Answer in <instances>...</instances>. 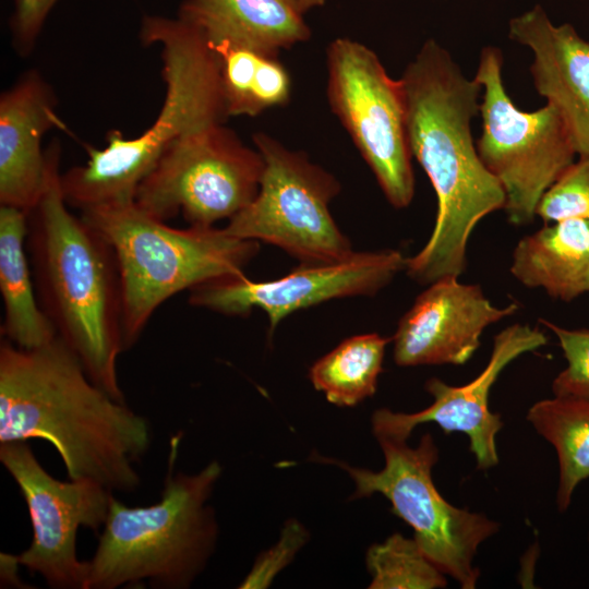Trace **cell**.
I'll return each mask as SVG.
<instances>
[{
  "instance_id": "6da1fadb",
  "label": "cell",
  "mask_w": 589,
  "mask_h": 589,
  "mask_svg": "<svg viewBox=\"0 0 589 589\" xmlns=\"http://www.w3.org/2000/svg\"><path fill=\"white\" fill-rule=\"evenodd\" d=\"M32 438L57 449L70 480L131 492L151 433L147 420L97 385L60 337L33 349L2 338L0 444Z\"/></svg>"
},
{
  "instance_id": "7a4b0ae2",
  "label": "cell",
  "mask_w": 589,
  "mask_h": 589,
  "mask_svg": "<svg viewBox=\"0 0 589 589\" xmlns=\"http://www.w3.org/2000/svg\"><path fill=\"white\" fill-rule=\"evenodd\" d=\"M408 145L434 189L437 212L425 245L406 260V272L430 285L459 277L477 224L504 208L505 193L482 163L471 122L480 112L481 84L468 79L450 53L428 39L399 79Z\"/></svg>"
},
{
  "instance_id": "3957f363",
  "label": "cell",
  "mask_w": 589,
  "mask_h": 589,
  "mask_svg": "<svg viewBox=\"0 0 589 589\" xmlns=\"http://www.w3.org/2000/svg\"><path fill=\"white\" fill-rule=\"evenodd\" d=\"M61 146L46 148L44 191L27 215V252L40 306L89 377L124 401L118 357L124 348L122 297L112 249L61 190Z\"/></svg>"
},
{
  "instance_id": "277c9868",
  "label": "cell",
  "mask_w": 589,
  "mask_h": 589,
  "mask_svg": "<svg viewBox=\"0 0 589 589\" xmlns=\"http://www.w3.org/2000/svg\"><path fill=\"white\" fill-rule=\"evenodd\" d=\"M140 39L160 48L166 85L163 106L144 132L125 137L111 130L105 147L84 145L85 164L61 173L63 197L80 212L134 202L140 183L173 141L229 117L219 59L196 28L177 16L147 14L141 22Z\"/></svg>"
},
{
  "instance_id": "5b68a950",
  "label": "cell",
  "mask_w": 589,
  "mask_h": 589,
  "mask_svg": "<svg viewBox=\"0 0 589 589\" xmlns=\"http://www.w3.org/2000/svg\"><path fill=\"white\" fill-rule=\"evenodd\" d=\"M176 447L157 503L130 507L112 496L96 551L87 561L86 589L143 582L185 589L206 566L218 534L207 501L221 467L212 461L195 474L173 473Z\"/></svg>"
},
{
  "instance_id": "8992f818",
  "label": "cell",
  "mask_w": 589,
  "mask_h": 589,
  "mask_svg": "<svg viewBox=\"0 0 589 589\" xmlns=\"http://www.w3.org/2000/svg\"><path fill=\"white\" fill-rule=\"evenodd\" d=\"M81 217L113 251L120 277L125 350L169 298L207 281L242 274L260 242L225 228H173L134 202L87 208Z\"/></svg>"
},
{
  "instance_id": "52a82bcc",
  "label": "cell",
  "mask_w": 589,
  "mask_h": 589,
  "mask_svg": "<svg viewBox=\"0 0 589 589\" xmlns=\"http://www.w3.org/2000/svg\"><path fill=\"white\" fill-rule=\"evenodd\" d=\"M375 437L385 458L378 471L318 454H313L312 460L345 470L354 483L351 498L375 493L385 496L392 512L413 529V539L429 560L462 589L476 588L480 570L473 564L474 556L480 544L498 531V524L456 507L440 494L432 479L438 448L431 434H424L417 447L398 437Z\"/></svg>"
},
{
  "instance_id": "ba28073f",
  "label": "cell",
  "mask_w": 589,
  "mask_h": 589,
  "mask_svg": "<svg viewBox=\"0 0 589 589\" xmlns=\"http://www.w3.org/2000/svg\"><path fill=\"white\" fill-rule=\"evenodd\" d=\"M502 67L497 47L481 50L474 75L483 92L477 149L504 190L508 220L525 226L537 216L541 199L577 154L566 123L552 104L534 111L516 107L505 88Z\"/></svg>"
},
{
  "instance_id": "9c48e42d",
  "label": "cell",
  "mask_w": 589,
  "mask_h": 589,
  "mask_svg": "<svg viewBox=\"0 0 589 589\" xmlns=\"http://www.w3.org/2000/svg\"><path fill=\"white\" fill-rule=\"evenodd\" d=\"M264 159L225 122L173 141L140 183L134 203L167 221L181 214L191 226H214L256 196Z\"/></svg>"
},
{
  "instance_id": "30bf717a",
  "label": "cell",
  "mask_w": 589,
  "mask_h": 589,
  "mask_svg": "<svg viewBox=\"0 0 589 589\" xmlns=\"http://www.w3.org/2000/svg\"><path fill=\"white\" fill-rule=\"evenodd\" d=\"M253 142L264 159L260 189L249 205L227 220L226 231L276 245L301 263L350 255L351 243L329 212L340 190L337 179L268 134L255 133Z\"/></svg>"
},
{
  "instance_id": "8fae6325",
  "label": "cell",
  "mask_w": 589,
  "mask_h": 589,
  "mask_svg": "<svg viewBox=\"0 0 589 589\" xmlns=\"http://www.w3.org/2000/svg\"><path fill=\"white\" fill-rule=\"evenodd\" d=\"M327 100L395 208L410 205L414 176L401 83L364 44L334 39L327 47Z\"/></svg>"
},
{
  "instance_id": "7c38bea8",
  "label": "cell",
  "mask_w": 589,
  "mask_h": 589,
  "mask_svg": "<svg viewBox=\"0 0 589 589\" xmlns=\"http://www.w3.org/2000/svg\"><path fill=\"white\" fill-rule=\"evenodd\" d=\"M0 461L17 484L32 524V542L16 556L20 565L51 588L86 589L87 561L76 554L77 530L104 526L112 491L92 480L53 478L26 442L0 444Z\"/></svg>"
},
{
  "instance_id": "4fadbf2b",
  "label": "cell",
  "mask_w": 589,
  "mask_h": 589,
  "mask_svg": "<svg viewBox=\"0 0 589 589\" xmlns=\"http://www.w3.org/2000/svg\"><path fill=\"white\" fill-rule=\"evenodd\" d=\"M406 260L398 250L353 251L337 261L301 263L274 280L230 275L191 289L189 303L230 316L260 309L268 317L272 334L284 317L301 309L332 299L374 296L405 269Z\"/></svg>"
},
{
  "instance_id": "5bb4252c",
  "label": "cell",
  "mask_w": 589,
  "mask_h": 589,
  "mask_svg": "<svg viewBox=\"0 0 589 589\" xmlns=\"http://www.w3.org/2000/svg\"><path fill=\"white\" fill-rule=\"evenodd\" d=\"M546 342V335L539 328L518 323L507 326L494 337L490 360L478 376L461 386L448 385L437 377L428 380L424 387L432 404L414 413L377 409L372 416L374 436L408 440L414 428L434 422L446 433L461 432L468 437L479 470L496 466V435L503 422L498 413L490 410L491 388L512 361Z\"/></svg>"
},
{
  "instance_id": "9a60e30c",
  "label": "cell",
  "mask_w": 589,
  "mask_h": 589,
  "mask_svg": "<svg viewBox=\"0 0 589 589\" xmlns=\"http://www.w3.org/2000/svg\"><path fill=\"white\" fill-rule=\"evenodd\" d=\"M400 317L392 338L399 366L466 363L480 347L485 327L514 314L517 303L494 305L479 285L456 276L440 278Z\"/></svg>"
},
{
  "instance_id": "2e32d148",
  "label": "cell",
  "mask_w": 589,
  "mask_h": 589,
  "mask_svg": "<svg viewBox=\"0 0 589 589\" xmlns=\"http://www.w3.org/2000/svg\"><path fill=\"white\" fill-rule=\"evenodd\" d=\"M508 35L532 51L537 92L562 115L577 156H589V41L568 23L554 25L539 4L512 19Z\"/></svg>"
},
{
  "instance_id": "e0dca14e",
  "label": "cell",
  "mask_w": 589,
  "mask_h": 589,
  "mask_svg": "<svg viewBox=\"0 0 589 589\" xmlns=\"http://www.w3.org/2000/svg\"><path fill=\"white\" fill-rule=\"evenodd\" d=\"M58 99L37 70H28L0 95V204L29 212L45 187L47 131L63 123Z\"/></svg>"
},
{
  "instance_id": "ac0fdd59",
  "label": "cell",
  "mask_w": 589,
  "mask_h": 589,
  "mask_svg": "<svg viewBox=\"0 0 589 589\" xmlns=\"http://www.w3.org/2000/svg\"><path fill=\"white\" fill-rule=\"evenodd\" d=\"M297 0H183L177 17L209 45L228 43L278 55L311 36Z\"/></svg>"
},
{
  "instance_id": "d6986e66",
  "label": "cell",
  "mask_w": 589,
  "mask_h": 589,
  "mask_svg": "<svg viewBox=\"0 0 589 589\" xmlns=\"http://www.w3.org/2000/svg\"><path fill=\"white\" fill-rule=\"evenodd\" d=\"M512 275L528 288L570 302L589 292V223L568 218L545 224L516 244Z\"/></svg>"
},
{
  "instance_id": "ffe728a7",
  "label": "cell",
  "mask_w": 589,
  "mask_h": 589,
  "mask_svg": "<svg viewBox=\"0 0 589 589\" xmlns=\"http://www.w3.org/2000/svg\"><path fill=\"white\" fill-rule=\"evenodd\" d=\"M28 213L0 206V290L3 302L2 338L33 349L57 337L43 311L27 252Z\"/></svg>"
},
{
  "instance_id": "44dd1931",
  "label": "cell",
  "mask_w": 589,
  "mask_h": 589,
  "mask_svg": "<svg viewBox=\"0 0 589 589\" xmlns=\"http://www.w3.org/2000/svg\"><path fill=\"white\" fill-rule=\"evenodd\" d=\"M209 46L219 59L229 117H255L289 100L291 79L278 55L228 43Z\"/></svg>"
},
{
  "instance_id": "7402d4cb",
  "label": "cell",
  "mask_w": 589,
  "mask_h": 589,
  "mask_svg": "<svg viewBox=\"0 0 589 589\" xmlns=\"http://www.w3.org/2000/svg\"><path fill=\"white\" fill-rule=\"evenodd\" d=\"M527 420L555 449L556 506L565 512L578 484L589 478V400L553 396L533 404Z\"/></svg>"
},
{
  "instance_id": "603a6c76",
  "label": "cell",
  "mask_w": 589,
  "mask_h": 589,
  "mask_svg": "<svg viewBox=\"0 0 589 589\" xmlns=\"http://www.w3.org/2000/svg\"><path fill=\"white\" fill-rule=\"evenodd\" d=\"M390 339L376 333L342 340L310 368L314 388L337 406L352 407L376 392Z\"/></svg>"
},
{
  "instance_id": "cb8c5ba5",
  "label": "cell",
  "mask_w": 589,
  "mask_h": 589,
  "mask_svg": "<svg viewBox=\"0 0 589 589\" xmlns=\"http://www.w3.org/2000/svg\"><path fill=\"white\" fill-rule=\"evenodd\" d=\"M365 563L371 575L370 589H437L447 586L443 574L414 539L395 532L382 543L371 545Z\"/></svg>"
},
{
  "instance_id": "d4e9b609",
  "label": "cell",
  "mask_w": 589,
  "mask_h": 589,
  "mask_svg": "<svg viewBox=\"0 0 589 589\" xmlns=\"http://www.w3.org/2000/svg\"><path fill=\"white\" fill-rule=\"evenodd\" d=\"M537 216L545 224L568 218L589 223V156H579L545 192Z\"/></svg>"
},
{
  "instance_id": "484cf974",
  "label": "cell",
  "mask_w": 589,
  "mask_h": 589,
  "mask_svg": "<svg viewBox=\"0 0 589 589\" xmlns=\"http://www.w3.org/2000/svg\"><path fill=\"white\" fill-rule=\"evenodd\" d=\"M540 323L556 336L567 363L553 380V395L589 400V329L565 328L546 320Z\"/></svg>"
},
{
  "instance_id": "4316f807",
  "label": "cell",
  "mask_w": 589,
  "mask_h": 589,
  "mask_svg": "<svg viewBox=\"0 0 589 589\" xmlns=\"http://www.w3.org/2000/svg\"><path fill=\"white\" fill-rule=\"evenodd\" d=\"M306 539L308 532L300 522L293 519L286 522L277 544L257 557L253 568L239 588L262 589L268 587L275 576L293 560Z\"/></svg>"
},
{
  "instance_id": "83f0119b",
  "label": "cell",
  "mask_w": 589,
  "mask_h": 589,
  "mask_svg": "<svg viewBox=\"0 0 589 589\" xmlns=\"http://www.w3.org/2000/svg\"><path fill=\"white\" fill-rule=\"evenodd\" d=\"M59 0H13L9 21L14 50L27 57L34 50L44 24Z\"/></svg>"
},
{
  "instance_id": "f1b7e54d",
  "label": "cell",
  "mask_w": 589,
  "mask_h": 589,
  "mask_svg": "<svg viewBox=\"0 0 589 589\" xmlns=\"http://www.w3.org/2000/svg\"><path fill=\"white\" fill-rule=\"evenodd\" d=\"M326 0H297L299 8L303 13H306L310 9L321 7Z\"/></svg>"
},
{
  "instance_id": "f546056e",
  "label": "cell",
  "mask_w": 589,
  "mask_h": 589,
  "mask_svg": "<svg viewBox=\"0 0 589 589\" xmlns=\"http://www.w3.org/2000/svg\"><path fill=\"white\" fill-rule=\"evenodd\" d=\"M588 540H589V533H588Z\"/></svg>"
}]
</instances>
